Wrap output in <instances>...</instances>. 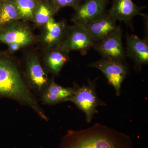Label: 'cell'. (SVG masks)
Segmentation results:
<instances>
[{
  "mask_svg": "<svg viewBox=\"0 0 148 148\" xmlns=\"http://www.w3.org/2000/svg\"><path fill=\"white\" fill-rule=\"evenodd\" d=\"M59 148H133L130 137L106 125L96 123L82 130H69Z\"/></svg>",
  "mask_w": 148,
  "mask_h": 148,
  "instance_id": "cell-1",
  "label": "cell"
},
{
  "mask_svg": "<svg viewBox=\"0 0 148 148\" xmlns=\"http://www.w3.org/2000/svg\"><path fill=\"white\" fill-rule=\"evenodd\" d=\"M109 0H84L75 8L73 20L84 26L97 20L106 13Z\"/></svg>",
  "mask_w": 148,
  "mask_h": 148,
  "instance_id": "cell-7",
  "label": "cell"
},
{
  "mask_svg": "<svg viewBox=\"0 0 148 148\" xmlns=\"http://www.w3.org/2000/svg\"><path fill=\"white\" fill-rule=\"evenodd\" d=\"M47 2L56 12L65 7L73 8L77 6L81 2V0H47Z\"/></svg>",
  "mask_w": 148,
  "mask_h": 148,
  "instance_id": "cell-19",
  "label": "cell"
},
{
  "mask_svg": "<svg viewBox=\"0 0 148 148\" xmlns=\"http://www.w3.org/2000/svg\"><path fill=\"white\" fill-rule=\"evenodd\" d=\"M0 97L13 99L29 107L41 119L49 120L34 92L22 78L17 66L6 59H0Z\"/></svg>",
  "mask_w": 148,
  "mask_h": 148,
  "instance_id": "cell-2",
  "label": "cell"
},
{
  "mask_svg": "<svg viewBox=\"0 0 148 148\" xmlns=\"http://www.w3.org/2000/svg\"><path fill=\"white\" fill-rule=\"evenodd\" d=\"M16 6L20 19H33L39 0H10Z\"/></svg>",
  "mask_w": 148,
  "mask_h": 148,
  "instance_id": "cell-15",
  "label": "cell"
},
{
  "mask_svg": "<svg viewBox=\"0 0 148 148\" xmlns=\"http://www.w3.org/2000/svg\"><path fill=\"white\" fill-rule=\"evenodd\" d=\"M95 88V81L88 79L87 84L82 87L77 86L75 92L68 101L73 103L85 114L86 121L88 123L91 121L94 115L98 112L97 107L106 105L98 98Z\"/></svg>",
  "mask_w": 148,
  "mask_h": 148,
  "instance_id": "cell-3",
  "label": "cell"
},
{
  "mask_svg": "<svg viewBox=\"0 0 148 148\" xmlns=\"http://www.w3.org/2000/svg\"><path fill=\"white\" fill-rule=\"evenodd\" d=\"M96 68L105 75L108 83L114 88L117 96H120L122 84L127 76L128 69L124 62L103 58L88 65Z\"/></svg>",
  "mask_w": 148,
  "mask_h": 148,
  "instance_id": "cell-4",
  "label": "cell"
},
{
  "mask_svg": "<svg viewBox=\"0 0 148 148\" xmlns=\"http://www.w3.org/2000/svg\"><path fill=\"white\" fill-rule=\"evenodd\" d=\"M9 45L11 50L12 51L17 50L22 47L20 45L17 43H12Z\"/></svg>",
  "mask_w": 148,
  "mask_h": 148,
  "instance_id": "cell-20",
  "label": "cell"
},
{
  "mask_svg": "<svg viewBox=\"0 0 148 148\" xmlns=\"http://www.w3.org/2000/svg\"><path fill=\"white\" fill-rule=\"evenodd\" d=\"M56 12L47 1H40L35 12L34 19L38 24H46L51 18L53 17Z\"/></svg>",
  "mask_w": 148,
  "mask_h": 148,
  "instance_id": "cell-18",
  "label": "cell"
},
{
  "mask_svg": "<svg viewBox=\"0 0 148 148\" xmlns=\"http://www.w3.org/2000/svg\"><path fill=\"white\" fill-rule=\"evenodd\" d=\"M26 73L29 87L36 94L41 96L50 82L47 74L36 56L30 57L27 61Z\"/></svg>",
  "mask_w": 148,
  "mask_h": 148,
  "instance_id": "cell-9",
  "label": "cell"
},
{
  "mask_svg": "<svg viewBox=\"0 0 148 148\" xmlns=\"http://www.w3.org/2000/svg\"><path fill=\"white\" fill-rule=\"evenodd\" d=\"M126 50L128 57L135 63L137 69L148 64V38L141 39L134 35L126 36Z\"/></svg>",
  "mask_w": 148,
  "mask_h": 148,
  "instance_id": "cell-10",
  "label": "cell"
},
{
  "mask_svg": "<svg viewBox=\"0 0 148 148\" xmlns=\"http://www.w3.org/2000/svg\"><path fill=\"white\" fill-rule=\"evenodd\" d=\"M66 52L61 48V50L53 51L49 53L47 59V65L51 71L58 75L61 69L69 60Z\"/></svg>",
  "mask_w": 148,
  "mask_h": 148,
  "instance_id": "cell-16",
  "label": "cell"
},
{
  "mask_svg": "<svg viewBox=\"0 0 148 148\" xmlns=\"http://www.w3.org/2000/svg\"><path fill=\"white\" fill-rule=\"evenodd\" d=\"M115 18L108 12L97 20L84 27L90 33L95 43L102 40L112 34L118 29Z\"/></svg>",
  "mask_w": 148,
  "mask_h": 148,
  "instance_id": "cell-11",
  "label": "cell"
},
{
  "mask_svg": "<svg viewBox=\"0 0 148 148\" xmlns=\"http://www.w3.org/2000/svg\"><path fill=\"white\" fill-rule=\"evenodd\" d=\"M68 33L61 47L66 52L79 51L84 54L95 44L90 33L82 25L75 24Z\"/></svg>",
  "mask_w": 148,
  "mask_h": 148,
  "instance_id": "cell-6",
  "label": "cell"
},
{
  "mask_svg": "<svg viewBox=\"0 0 148 148\" xmlns=\"http://www.w3.org/2000/svg\"><path fill=\"white\" fill-rule=\"evenodd\" d=\"M77 86L75 88H65L57 84L52 80L40 96L43 104L53 105L68 101L74 95Z\"/></svg>",
  "mask_w": 148,
  "mask_h": 148,
  "instance_id": "cell-12",
  "label": "cell"
},
{
  "mask_svg": "<svg viewBox=\"0 0 148 148\" xmlns=\"http://www.w3.org/2000/svg\"><path fill=\"white\" fill-rule=\"evenodd\" d=\"M20 19L16 6L10 0H5L0 7V24L4 25Z\"/></svg>",
  "mask_w": 148,
  "mask_h": 148,
  "instance_id": "cell-17",
  "label": "cell"
},
{
  "mask_svg": "<svg viewBox=\"0 0 148 148\" xmlns=\"http://www.w3.org/2000/svg\"><path fill=\"white\" fill-rule=\"evenodd\" d=\"M45 24V42L49 45L58 44L66 35L65 24L62 22H57L53 17Z\"/></svg>",
  "mask_w": 148,
  "mask_h": 148,
  "instance_id": "cell-14",
  "label": "cell"
},
{
  "mask_svg": "<svg viewBox=\"0 0 148 148\" xmlns=\"http://www.w3.org/2000/svg\"><path fill=\"white\" fill-rule=\"evenodd\" d=\"M1 0H0V7H1Z\"/></svg>",
  "mask_w": 148,
  "mask_h": 148,
  "instance_id": "cell-21",
  "label": "cell"
},
{
  "mask_svg": "<svg viewBox=\"0 0 148 148\" xmlns=\"http://www.w3.org/2000/svg\"><path fill=\"white\" fill-rule=\"evenodd\" d=\"M123 31L119 26L112 34L95 42L93 47L103 58L112 61L125 62L126 53L122 42Z\"/></svg>",
  "mask_w": 148,
  "mask_h": 148,
  "instance_id": "cell-5",
  "label": "cell"
},
{
  "mask_svg": "<svg viewBox=\"0 0 148 148\" xmlns=\"http://www.w3.org/2000/svg\"><path fill=\"white\" fill-rule=\"evenodd\" d=\"M0 41L8 45L17 43L22 47L32 42L33 38L30 32L26 28L13 27L0 34Z\"/></svg>",
  "mask_w": 148,
  "mask_h": 148,
  "instance_id": "cell-13",
  "label": "cell"
},
{
  "mask_svg": "<svg viewBox=\"0 0 148 148\" xmlns=\"http://www.w3.org/2000/svg\"><path fill=\"white\" fill-rule=\"evenodd\" d=\"M146 7L138 6L132 0H113L112 7L108 11L110 16L117 20L123 21L132 29V20L137 15L145 17L142 13Z\"/></svg>",
  "mask_w": 148,
  "mask_h": 148,
  "instance_id": "cell-8",
  "label": "cell"
}]
</instances>
